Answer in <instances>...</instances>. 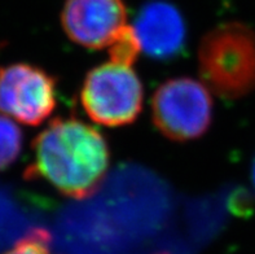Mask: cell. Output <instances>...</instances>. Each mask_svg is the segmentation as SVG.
I'll list each match as a JSON object with an SVG mask.
<instances>
[{
    "mask_svg": "<svg viewBox=\"0 0 255 254\" xmlns=\"http://www.w3.org/2000/svg\"><path fill=\"white\" fill-rule=\"evenodd\" d=\"M133 26L140 47L149 56L172 57L183 48L185 25L174 5L165 1L146 4Z\"/></svg>",
    "mask_w": 255,
    "mask_h": 254,
    "instance_id": "52a82bcc",
    "label": "cell"
},
{
    "mask_svg": "<svg viewBox=\"0 0 255 254\" xmlns=\"http://www.w3.org/2000/svg\"><path fill=\"white\" fill-rule=\"evenodd\" d=\"M254 182H255V166H254Z\"/></svg>",
    "mask_w": 255,
    "mask_h": 254,
    "instance_id": "8fae6325",
    "label": "cell"
},
{
    "mask_svg": "<svg viewBox=\"0 0 255 254\" xmlns=\"http://www.w3.org/2000/svg\"><path fill=\"white\" fill-rule=\"evenodd\" d=\"M107 140L95 127L75 117L53 119L36 136L26 175L44 180L70 199L91 196L109 169Z\"/></svg>",
    "mask_w": 255,
    "mask_h": 254,
    "instance_id": "6da1fadb",
    "label": "cell"
},
{
    "mask_svg": "<svg viewBox=\"0 0 255 254\" xmlns=\"http://www.w3.org/2000/svg\"><path fill=\"white\" fill-rule=\"evenodd\" d=\"M61 23L71 42L88 49L109 48L129 26L123 0H65Z\"/></svg>",
    "mask_w": 255,
    "mask_h": 254,
    "instance_id": "8992f818",
    "label": "cell"
},
{
    "mask_svg": "<svg viewBox=\"0 0 255 254\" xmlns=\"http://www.w3.org/2000/svg\"><path fill=\"white\" fill-rule=\"evenodd\" d=\"M144 91L132 66L109 61L84 78L81 103L94 122L107 127L132 123L142 109Z\"/></svg>",
    "mask_w": 255,
    "mask_h": 254,
    "instance_id": "3957f363",
    "label": "cell"
},
{
    "mask_svg": "<svg viewBox=\"0 0 255 254\" xmlns=\"http://www.w3.org/2000/svg\"><path fill=\"white\" fill-rule=\"evenodd\" d=\"M56 81L43 69L12 64L0 69V112L29 126H39L56 108Z\"/></svg>",
    "mask_w": 255,
    "mask_h": 254,
    "instance_id": "5b68a950",
    "label": "cell"
},
{
    "mask_svg": "<svg viewBox=\"0 0 255 254\" xmlns=\"http://www.w3.org/2000/svg\"><path fill=\"white\" fill-rule=\"evenodd\" d=\"M205 86L224 99H237L255 88V32L241 23H223L209 31L198 48Z\"/></svg>",
    "mask_w": 255,
    "mask_h": 254,
    "instance_id": "7a4b0ae2",
    "label": "cell"
},
{
    "mask_svg": "<svg viewBox=\"0 0 255 254\" xmlns=\"http://www.w3.org/2000/svg\"><path fill=\"white\" fill-rule=\"evenodd\" d=\"M152 114L162 135L174 142H189L210 127L213 99L209 88L193 78H172L153 95Z\"/></svg>",
    "mask_w": 255,
    "mask_h": 254,
    "instance_id": "277c9868",
    "label": "cell"
},
{
    "mask_svg": "<svg viewBox=\"0 0 255 254\" xmlns=\"http://www.w3.org/2000/svg\"><path fill=\"white\" fill-rule=\"evenodd\" d=\"M22 148V132L16 123L0 116V170L16 161Z\"/></svg>",
    "mask_w": 255,
    "mask_h": 254,
    "instance_id": "ba28073f",
    "label": "cell"
},
{
    "mask_svg": "<svg viewBox=\"0 0 255 254\" xmlns=\"http://www.w3.org/2000/svg\"><path fill=\"white\" fill-rule=\"evenodd\" d=\"M108 49H109L110 53V61L132 66V64L139 56L140 51H141L139 39L136 36L133 26L129 25L123 31L122 35L117 39Z\"/></svg>",
    "mask_w": 255,
    "mask_h": 254,
    "instance_id": "9c48e42d",
    "label": "cell"
},
{
    "mask_svg": "<svg viewBox=\"0 0 255 254\" xmlns=\"http://www.w3.org/2000/svg\"><path fill=\"white\" fill-rule=\"evenodd\" d=\"M4 254H53L49 245V236L45 231L31 232Z\"/></svg>",
    "mask_w": 255,
    "mask_h": 254,
    "instance_id": "30bf717a",
    "label": "cell"
}]
</instances>
